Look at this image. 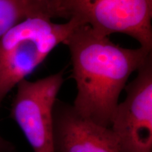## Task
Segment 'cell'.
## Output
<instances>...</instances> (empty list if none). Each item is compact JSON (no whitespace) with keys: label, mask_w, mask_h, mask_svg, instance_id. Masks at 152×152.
I'll use <instances>...</instances> for the list:
<instances>
[{"label":"cell","mask_w":152,"mask_h":152,"mask_svg":"<svg viewBox=\"0 0 152 152\" xmlns=\"http://www.w3.org/2000/svg\"><path fill=\"white\" fill-rule=\"evenodd\" d=\"M33 15L58 18L55 5L47 0H0V37L18 23Z\"/></svg>","instance_id":"cell-7"},{"label":"cell","mask_w":152,"mask_h":152,"mask_svg":"<svg viewBox=\"0 0 152 152\" xmlns=\"http://www.w3.org/2000/svg\"><path fill=\"white\" fill-rule=\"evenodd\" d=\"M61 16L74 17L104 35L123 33L152 51V0H57Z\"/></svg>","instance_id":"cell-3"},{"label":"cell","mask_w":152,"mask_h":152,"mask_svg":"<svg viewBox=\"0 0 152 152\" xmlns=\"http://www.w3.org/2000/svg\"><path fill=\"white\" fill-rule=\"evenodd\" d=\"M47 1H52V2H53V1H54V0H47Z\"/></svg>","instance_id":"cell-9"},{"label":"cell","mask_w":152,"mask_h":152,"mask_svg":"<svg viewBox=\"0 0 152 152\" xmlns=\"http://www.w3.org/2000/svg\"><path fill=\"white\" fill-rule=\"evenodd\" d=\"M80 24L69 18L56 23L45 15L28 16L0 37V106L7 94L26 79Z\"/></svg>","instance_id":"cell-2"},{"label":"cell","mask_w":152,"mask_h":152,"mask_svg":"<svg viewBox=\"0 0 152 152\" xmlns=\"http://www.w3.org/2000/svg\"><path fill=\"white\" fill-rule=\"evenodd\" d=\"M64 45L71 53L77 88L74 109L85 118L110 127L128 78L152 51L124 48L83 23Z\"/></svg>","instance_id":"cell-1"},{"label":"cell","mask_w":152,"mask_h":152,"mask_svg":"<svg viewBox=\"0 0 152 152\" xmlns=\"http://www.w3.org/2000/svg\"><path fill=\"white\" fill-rule=\"evenodd\" d=\"M137 71L110 126L120 152H152V53Z\"/></svg>","instance_id":"cell-5"},{"label":"cell","mask_w":152,"mask_h":152,"mask_svg":"<svg viewBox=\"0 0 152 152\" xmlns=\"http://www.w3.org/2000/svg\"><path fill=\"white\" fill-rule=\"evenodd\" d=\"M55 152H120L110 127L85 118L73 105L57 100L54 111Z\"/></svg>","instance_id":"cell-6"},{"label":"cell","mask_w":152,"mask_h":152,"mask_svg":"<svg viewBox=\"0 0 152 152\" xmlns=\"http://www.w3.org/2000/svg\"><path fill=\"white\" fill-rule=\"evenodd\" d=\"M0 152H15V147L0 134Z\"/></svg>","instance_id":"cell-8"},{"label":"cell","mask_w":152,"mask_h":152,"mask_svg":"<svg viewBox=\"0 0 152 152\" xmlns=\"http://www.w3.org/2000/svg\"><path fill=\"white\" fill-rule=\"evenodd\" d=\"M64 81L61 71L35 81L24 79L16 85L11 117L34 152H55L54 111Z\"/></svg>","instance_id":"cell-4"}]
</instances>
